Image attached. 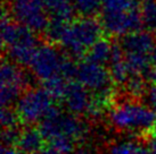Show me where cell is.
I'll use <instances>...</instances> for the list:
<instances>
[{
	"label": "cell",
	"mask_w": 156,
	"mask_h": 154,
	"mask_svg": "<svg viewBox=\"0 0 156 154\" xmlns=\"http://www.w3.org/2000/svg\"><path fill=\"white\" fill-rule=\"evenodd\" d=\"M99 14L104 31L113 36H124L144 25L138 0H104Z\"/></svg>",
	"instance_id": "cell-1"
},
{
	"label": "cell",
	"mask_w": 156,
	"mask_h": 154,
	"mask_svg": "<svg viewBox=\"0 0 156 154\" xmlns=\"http://www.w3.org/2000/svg\"><path fill=\"white\" fill-rule=\"evenodd\" d=\"M103 30L100 22L91 16H82L65 23L57 43L69 57L81 58L101 38Z\"/></svg>",
	"instance_id": "cell-2"
},
{
	"label": "cell",
	"mask_w": 156,
	"mask_h": 154,
	"mask_svg": "<svg viewBox=\"0 0 156 154\" xmlns=\"http://www.w3.org/2000/svg\"><path fill=\"white\" fill-rule=\"evenodd\" d=\"M1 41L8 59L21 66L30 65L35 50L39 47L34 31L5 15L1 22Z\"/></svg>",
	"instance_id": "cell-3"
},
{
	"label": "cell",
	"mask_w": 156,
	"mask_h": 154,
	"mask_svg": "<svg viewBox=\"0 0 156 154\" xmlns=\"http://www.w3.org/2000/svg\"><path fill=\"white\" fill-rule=\"evenodd\" d=\"M109 121L113 127L120 132L146 133L156 126V110L146 103L126 100L112 108Z\"/></svg>",
	"instance_id": "cell-4"
},
{
	"label": "cell",
	"mask_w": 156,
	"mask_h": 154,
	"mask_svg": "<svg viewBox=\"0 0 156 154\" xmlns=\"http://www.w3.org/2000/svg\"><path fill=\"white\" fill-rule=\"evenodd\" d=\"M39 129L48 142L57 136H66L75 142L87 135V124L71 112H63L55 105L39 122Z\"/></svg>",
	"instance_id": "cell-5"
},
{
	"label": "cell",
	"mask_w": 156,
	"mask_h": 154,
	"mask_svg": "<svg viewBox=\"0 0 156 154\" xmlns=\"http://www.w3.org/2000/svg\"><path fill=\"white\" fill-rule=\"evenodd\" d=\"M8 14L18 24L35 33L46 32L50 23L44 0H8Z\"/></svg>",
	"instance_id": "cell-6"
},
{
	"label": "cell",
	"mask_w": 156,
	"mask_h": 154,
	"mask_svg": "<svg viewBox=\"0 0 156 154\" xmlns=\"http://www.w3.org/2000/svg\"><path fill=\"white\" fill-rule=\"evenodd\" d=\"M54 100L44 86L31 89L18 98L15 103V110L23 122L29 125L40 122L54 107Z\"/></svg>",
	"instance_id": "cell-7"
},
{
	"label": "cell",
	"mask_w": 156,
	"mask_h": 154,
	"mask_svg": "<svg viewBox=\"0 0 156 154\" xmlns=\"http://www.w3.org/2000/svg\"><path fill=\"white\" fill-rule=\"evenodd\" d=\"M30 81V76L21 68V65L12 60H4L0 70V101L2 107L16 103Z\"/></svg>",
	"instance_id": "cell-8"
},
{
	"label": "cell",
	"mask_w": 156,
	"mask_h": 154,
	"mask_svg": "<svg viewBox=\"0 0 156 154\" xmlns=\"http://www.w3.org/2000/svg\"><path fill=\"white\" fill-rule=\"evenodd\" d=\"M95 94L111 98L112 94V77L105 65L97 64L89 59L82 60L76 65L75 78Z\"/></svg>",
	"instance_id": "cell-9"
},
{
	"label": "cell",
	"mask_w": 156,
	"mask_h": 154,
	"mask_svg": "<svg viewBox=\"0 0 156 154\" xmlns=\"http://www.w3.org/2000/svg\"><path fill=\"white\" fill-rule=\"evenodd\" d=\"M67 57L56 47L42 44L35 50L29 67L33 76L39 81L44 82L51 77L62 75V69Z\"/></svg>",
	"instance_id": "cell-10"
},
{
	"label": "cell",
	"mask_w": 156,
	"mask_h": 154,
	"mask_svg": "<svg viewBox=\"0 0 156 154\" xmlns=\"http://www.w3.org/2000/svg\"><path fill=\"white\" fill-rule=\"evenodd\" d=\"M94 94H91L86 86L79 83L76 79L69 82L62 101L64 102L66 110L76 116H87L92 102Z\"/></svg>",
	"instance_id": "cell-11"
},
{
	"label": "cell",
	"mask_w": 156,
	"mask_h": 154,
	"mask_svg": "<svg viewBox=\"0 0 156 154\" xmlns=\"http://www.w3.org/2000/svg\"><path fill=\"white\" fill-rule=\"evenodd\" d=\"M121 48L124 53H143L149 55L152 49L155 45V36L152 35V32L136 31L129 34L122 36Z\"/></svg>",
	"instance_id": "cell-12"
},
{
	"label": "cell",
	"mask_w": 156,
	"mask_h": 154,
	"mask_svg": "<svg viewBox=\"0 0 156 154\" xmlns=\"http://www.w3.org/2000/svg\"><path fill=\"white\" fill-rule=\"evenodd\" d=\"M108 70L109 74H111V77H112L113 83H115L117 85L126 84V81L129 79V77L131 76L130 68L126 64L124 51L121 48V45L114 44Z\"/></svg>",
	"instance_id": "cell-13"
},
{
	"label": "cell",
	"mask_w": 156,
	"mask_h": 154,
	"mask_svg": "<svg viewBox=\"0 0 156 154\" xmlns=\"http://www.w3.org/2000/svg\"><path fill=\"white\" fill-rule=\"evenodd\" d=\"M44 137L39 127L29 126L21 130L16 146L25 154H33L44 146Z\"/></svg>",
	"instance_id": "cell-14"
},
{
	"label": "cell",
	"mask_w": 156,
	"mask_h": 154,
	"mask_svg": "<svg viewBox=\"0 0 156 154\" xmlns=\"http://www.w3.org/2000/svg\"><path fill=\"white\" fill-rule=\"evenodd\" d=\"M46 9L52 21H72L75 12L73 0H44Z\"/></svg>",
	"instance_id": "cell-15"
},
{
	"label": "cell",
	"mask_w": 156,
	"mask_h": 154,
	"mask_svg": "<svg viewBox=\"0 0 156 154\" xmlns=\"http://www.w3.org/2000/svg\"><path fill=\"white\" fill-rule=\"evenodd\" d=\"M113 49H114V44H112L106 38H100L88 50L87 59L91 60V61H95L97 64H109L113 55Z\"/></svg>",
	"instance_id": "cell-16"
},
{
	"label": "cell",
	"mask_w": 156,
	"mask_h": 154,
	"mask_svg": "<svg viewBox=\"0 0 156 154\" xmlns=\"http://www.w3.org/2000/svg\"><path fill=\"white\" fill-rule=\"evenodd\" d=\"M107 154H151V150L148 145L144 146L136 141L122 139L112 143Z\"/></svg>",
	"instance_id": "cell-17"
},
{
	"label": "cell",
	"mask_w": 156,
	"mask_h": 154,
	"mask_svg": "<svg viewBox=\"0 0 156 154\" xmlns=\"http://www.w3.org/2000/svg\"><path fill=\"white\" fill-rule=\"evenodd\" d=\"M143 24L149 32L156 31V0H143L140 2Z\"/></svg>",
	"instance_id": "cell-18"
},
{
	"label": "cell",
	"mask_w": 156,
	"mask_h": 154,
	"mask_svg": "<svg viewBox=\"0 0 156 154\" xmlns=\"http://www.w3.org/2000/svg\"><path fill=\"white\" fill-rule=\"evenodd\" d=\"M67 81L69 79L64 76L57 75L42 83H44V87L50 93L52 98L55 100H62L66 91V87H67V83H69Z\"/></svg>",
	"instance_id": "cell-19"
},
{
	"label": "cell",
	"mask_w": 156,
	"mask_h": 154,
	"mask_svg": "<svg viewBox=\"0 0 156 154\" xmlns=\"http://www.w3.org/2000/svg\"><path fill=\"white\" fill-rule=\"evenodd\" d=\"M104 0H73L74 9L81 16H92L100 12Z\"/></svg>",
	"instance_id": "cell-20"
},
{
	"label": "cell",
	"mask_w": 156,
	"mask_h": 154,
	"mask_svg": "<svg viewBox=\"0 0 156 154\" xmlns=\"http://www.w3.org/2000/svg\"><path fill=\"white\" fill-rule=\"evenodd\" d=\"M128 93L133 98H143L147 90V84L143 78V75H131L126 83Z\"/></svg>",
	"instance_id": "cell-21"
},
{
	"label": "cell",
	"mask_w": 156,
	"mask_h": 154,
	"mask_svg": "<svg viewBox=\"0 0 156 154\" xmlns=\"http://www.w3.org/2000/svg\"><path fill=\"white\" fill-rule=\"evenodd\" d=\"M50 145L63 154H72L75 150V141L66 136H57L49 141Z\"/></svg>",
	"instance_id": "cell-22"
},
{
	"label": "cell",
	"mask_w": 156,
	"mask_h": 154,
	"mask_svg": "<svg viewBox=\"0 0 156 154\" xmlns=\"http://www.w3.org/2000/svg\"><path fill=\"white\" fill-rule=\"evenodd\" d=\"M0 119H1V126H2V128L17 127L18 121L21 120L17 111L12 109L10 107H2Z\"/></svg>",
	"instance_id": "cell-23"
},
{
	"label": "cell",
	"mask_w": 156,
	"mask_h": 154,
	"mask_svg": "<svg viewBox=\"0 0 156 154\" xmlns=\"http://www.w3.org/2000/svg\"><path fill=\"white\" fill-rule=\"evenodd\" d=\"M21 130L17 127H10V128H4L1 134V141L4 146H16L20 138Z\"/></svg>",
	"instance_id": "cell-24"
},
{
	"label": "cell",
	"mask_w": 156,
	"mask_h": 154,
	"mask_svg": "<svg viewBox=\"0 0 156 154\" xmlns=\"http://www.w3.org/2000/svg\"><path fill=\"white\" fill-rule=\"evenodd\" d=\"M144 102L147 105L156 110V83H153L152 85L147 86V90L143 95Z\"/></svg>",
	"instance_id": "cell-25"
},
{
	"label": "cell",
	"mask_w": 156,
	"mask_h": 154,
	"mask_svg": "<svg viewBox=\"0 0 156 154\" xmlns=\"http://www.w3.org/2000/svg\"><path fill=\"white\" fill-rule=\"evenodd\" d=\"M33 154H63V153L59 152L57 149H55L54 146L49 145V146H42L40 150H38Z\"/></svg>",
	"instance_id": "cell-26"
},
{
	"label": "cell",
	"mask_w": 156,
	"mask_h": 154,
	"mask_svg": "<svg viewBox=\"0 0 156 154\" xmlns=\"http://www.w3.org/2000/svg\"><path fill=\"white\" fill-rule=\"evenodd\" d=\"M1 154H25L20 149H15L13 146H4L1 150Z\"/></svg>",
	"instance_id": "cell-27"
},
{
	"label": "cell",
	"mask_w": 156,
	"mask_h": 154,
	"mask_svg": "<svg viewBox=\"0 0 156 154\" xmlns=\"http://www.w3.org/2000/svg\"><path fill=\"white\" fill-rule=\"evenodd\" d=\"M146 76L148 81H151L152 83H156V65H153V67L149 68Z\"/></svg>",
	"instance_id": "cell-28"
},
{
	"label": "cell",
	"mask_w": 156,
	"mask_h": 154,
	"mask_svg": "<svg viewBox=\"0 0 156 154\" xmlns=\"http://www.w3.org/2000/svg\"><path fill=\"white\" fill-rule=\"evenodd\" d=\"M148 147H149V150H151V154H156V137L155 136L149 139V142H148Z\"/></svg>",
	"instance_id": "cell-29"
},
{
	"label": "cell",
	"mask_w": 156,
	"mask_h": 154,
	"mask_svg": "<svg viewBox=\"0 0 156 154\" xmlns=\"http://www.w3.org/2000/svg\"><path fill=\"white\" fill-rule=\"evenodd\" d=\"M72 154H92L91 153V151L87 147H78V149H75L74 152Z\"/></svg>",
	"instance_id": "cell-30"
},
{
	"label": "cell",
	"mask_w": 156,
	"mask_h": 154,
	"mask_svg": "<svg viewBox=\"0 0 156 154\" xmlns=\"http://www.w3.org/2000/svg\"><path fill=\"white\" fill-rule=\"evenodd\" d=\"M149 58H151L152 65H156V43H155V45H154V48L152 49L151 53H149Z\"/></svg>",
	"instance_id": "cell-31"
},
{
	"label": "cell",
	"mask_w": 156,
	"mask_h": 154,
	"mask_svg": "<svg viewBox=\"0 0 156 154\" xmlns=\"http://www.w3.org/2000/svg\"><path fill=\"white\" fill-rule=\"evenodd\" d=\"M153 134H154V136L156 137V126L154 127V129H153Z\"/></svg>",
	"instance_id": "cell-32"
},
{
	"label": "cell",
	"mask_w": 156,
	"mask_h": 154,
	"mask_svg": "<svg viewBox=\"0 0 156 154\" xmlns=\"http://www.w3.org/2000/svg\"><path fill=\"white\" fill-rule=\"evenodd\" d=\"M153 34H154V36H155V38H156V31H155V32H154V33H153Z\"/></svg>",
	"instance_id": "cell-33"
}]
</instances>
